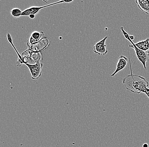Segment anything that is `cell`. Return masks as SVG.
I'll list each match as a JSON object with an SVG mask.
<instances>
[{
	"mask_svg": "<svg viewBox=\"0 0 149 147\" xmlns=\"http://www.w3.org/2000/svg\"><path fill=\"white\" fill-rule=\"evenodd\" d=\"M131 74L126 76L123 83L127 90L134 93H144L148 88L149 83L145 78L132 73L130 65Z\"/></svg>",
	"mask_w": 149,
	"mask_h": 147,
	"instance_id": "cell-1",
	"label": "cell"
},
{
	"mask_svg": "<svg viewBox=\"0 0 149 147\" xmlns=\"http://www.w3.org/2000/svg\"><path fill=\"white\" fill-rule=\"evenodd\" d=\"M122 34L124 36L126 40H127L129 42H130V44L129 45V47L130 48H132L134 50L136 56L139 60L141 62V64L143 65L144 68L146 69V63L147 62H149V51L148 52H144L142 50H140L139 48H138L135 45L134 43L133 42V40L130 39V35L128 34L127 32H126L123 27L120 28Z\"/></svg>",
	"mask_w": 149,
	"mask_h": 147,
	"instance_id": "cell-2",
	"label": "cell"
},
{
	"mask_svg": "<svg viewBox=\"0 0 149 147\" xmlns=\"http://www.w3.org/2000/svg\"><path fill=\"white\" fill-rule=\"evenodd\" d=\"M66 3V1H59L56 2L54 3H51L46 6H31V7H29L27 8L26 10L23 11L22 15H21V17H22L29 16L30 15H36L39 13L40 10L47 7H51L53 6L56 5V4H61V3Z\"/></svg>",
	"mask_w": 149,
	"mask_h": 147,
	"instance_id": "cell-3",
	"label": "cell"
},
{
	"mask_svg": "<svg viewBox=\"0 0 149 147\" xmlns=\"http://www.w3.org/2000/svg\"><path fill=\"white\" fill-rule=\"evenodd\" d=\"M28 67L31 73V78L32 79L36 80L39 79L41 76L42 63L39 62L34 64H29L28 63L25 64Z\"/></svg>",
	"mask_w": 149,
	"mask_h": 147,
	"instance_id": "cell-4",
	"label": "cell"
},
{
	"mask_svg": "<svg viewBox=\"0 0 149 147\" xmlns=\"http://www.w3.org/2000/svg\"><path fill=\"white\" fill-rule=\"evenodd\" d=\"M108 36L105 37L102 40L95 44L93 46V52L95 54L99 56H104L108 53L106 44Z\"/></svg>",
	"mask_w": 149,
	"mask_h": 147,
	"instance_id": "cell-5",
	"label": "cell"
},
{
	"mask_svg": "<svg viewBox=\"0 0 149 147\" xmlns=\"http://www.w3.org/2000/svg\"><path fill=\"white\" fill-rule=\"evenodd\" d=\"M128 59L127 58L123 55L120 56L118 59V62L116 65V69L113 73L111 75V77H113L118 72L124 69L127 65Z\"/></svg>",
	"mask_w": 149,
	"mask_h": 147,
	"instance_id": "cell-6",
	"label": "cell"
},
{
	"mask_svg": "<svg viewBox=\"0 0 149 147\" xmlns=\"http://www.w3.org/2000/svg\"><path fill=\"white\" fill-rule=\"evenodd\" d=\"M43 32H42L35 31L33 32L27 42V45L29 47L39 42L41 38L43 35Z\"/></svg>",
	"mask_w": 149,
	"mask_h": 147,
	"instance_id": "cell-7",
	"label": "cell"
},
{
	"mask_svg": "<svg viewBox=\"0 0 149 147\" xmlns=\"http://www.w3.org/2000/svg\"><path fill=\"white\" fill-rule=\"evenodd\" d=\"M136 2L140 10L149 15V0H136Z\"/></svg>",
	"mask_w": 149,
	"mask_h": 147,
	"instance_id": "cell-8",
	"label": "cell"
},
{
	"mask_svg": "<svg viewBox=\"0 0 149 147\" xmlns=\"http://www.w3.org/2000/svg\"><path fill=\"white\" fill-rule=\"evenodd\" d=\"M135 45L140 50L144 52L149 51V38L144 40L135 43Z\"/></svg>",
	"mask_w": 149,
	"mask_h": 147,
	"instance_id": "cell-9",
	"label": "cell"
},
{
	"mask_svg": "<svg viewBox=\"0 0 149 147\" xmlns=\"http://www.w3.org/2000/svg\"><path fill=\"white\" fill-rule=\"evenodd\" d=\"M22 13L23 12L20 9L17 8H13L10 11V13L12 15L14 18H16L21 17Z\"/></svg>",
	"mask_w": 149,
	"mask_h": 147,
	"instance_id": "cell-10",
	"label": "cell"
},
{
	"mask_svg": "<svg viewBox=\"0 0 149 147\" xmlns=\"http://www.w3.org/2000/svg\"><path fill=\"white\" fill-rule=\"evenodd\" d=\"M7 38L8 41H9V42L10 43V44H11V45H12V46L13 47L14 49H15V51L16 52L17 54V56H18L19 57L18 59H19V60H21V61H22V62L23 63V58H22V56H20V55H19V53L18 52H17V50L16 48L15 47V45H14L13 43V39H12V36H11V35H10V33H7Z\"/></svg>",
	"mask_w": 149,
	"mask_h": 147,
	"instance_id": "cell-11",
	"label": "cell"
},
{
	"mask_svg": "<svg viewBox=\"0 0 149 147\" xmlns=\"http://www.w3.org/2000/svg\"><path fill=\"white\" fill-rule=\"evenodd\" d=\"M144 93L149 98V88H148L147 90H146V91L144 92Z\"/></svg>",
	"mask_w": 149,
	"mask_h": 147,
	"instance_id": "cell-12",
	"label": "cell"
},
{
	"mask_svg": "<svg viewBox=\"0 0 149 147\" xmlns=\"http://www.w3.org/2000/svg\"><path fill=\"white\" fill-rule=\"evenodd\" d=\"M30 18L31 19H33L35 18V15H31L29 16Z\"/></svg>",
	"mask_w": 149,
	"mask_h": 147,
	"instance_id": "cell-13",
	"label": "cell"
},
{
	"mask_svg": "<svg viewBox=\"0 0 149 147\" xmlns=\"http://www.w3.org/2000/svg\"><path fill=\"white\" fill-rule=\"evenodd\" d=\"M130 39H131L132 40H133L134 39V37L133 35H130Z\"/></svg>",
	"mask_w": 149,
	"mask_h": 147,
	"instance_id": "cell-14",
	"label": "cell"
},
{
	"mask_svg": "<svg viewBox=\"0 0 149 147\" xmlns=\"http://www.w3.org/2000/svg\"><path fill=\"white\" fill-rule=\"evenodd\" d=\"M143 147H148V145L147 143H144L143 145Z\"/></svg>",
	"mask_w": 149,
	"mask_h": 147,
	"instance_id": "cell-15",
	"label": "cell"
}]
</instances>
